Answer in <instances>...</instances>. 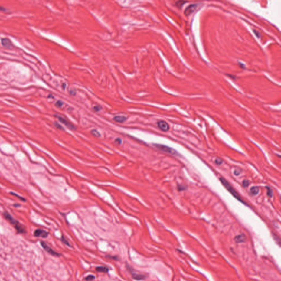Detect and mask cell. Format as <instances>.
Segmentation results:
<instances>
[{"label": "cell", "mask_w": 281, "mask_h": 281, "mask_svg": "<svg viewBox=\"0 0 281 281\" xmlns=\"http://www.w3.org/2000/svg\"><path fill=\"white\" fill-rule=\"evenodd\" d=\"M240 172H241V171L240 170H234V174L235 175H236V176H238V175H239L240 174Z\"/></svg>", "instance_id": "26"}, {"label": "cell", "mask_w": 281, "mask_h": 281, "mask_svg": "<svg viewBox=\"0 0 281 281\" xmlns=\"http://www.w3.org/2000/svg\"><path fill=\"white\" fill-rule=\"evenodd\" d=\"M154 145L160 151H163L168 154H172L174 155H177L178 154L177 151H175L174 149L171 148L169 146L164 145H160V144H154Z\"/></svg>", "instance_id": "3"}, {"label": "cell", "mask_w": 281, "mask_h": 281, "mask_svg": "<svg viewBox=\"0 0 281 281\" xmlns=\"http://www.w3.org/2000/svg\"><path fill=\"white\" fill-rule=\"evenodd\" d=\"M63 104H64V103L63 102L61 101H57L56 103H55V106L57 108H61L63 106Z\"/></svg>", "instance_id": "18"}, {"label": "cell", "mask_w": 281, "mask_h": 281, "mask_svg": "<svg viewBox=\"0 0 281 281\" xmlns=\"http://www.w3.org/2000/svg\"><path fill=\"white\" fill-rule=\"evenodd\" d=\"M234 240L237 243L244 242V241L246 240V236L244 234L237 235V236H236L234 238Z\"/></svg>", "instance_id": "12"}, {"label": "cell", "mask_w": 281, "mask_h": 281, "mask_svg": "<svg viewBox=\"0 0 281 281\" xmlns=\"http://www.w3.org/2000/svg\"><path fill=\"white\" fill-rule=\"evenodd\" d=\"M34 235L36 237H42V238H46L48 236V233L47 231L42 230V229H37L34 231Z\"/></svg>", "instance_id": "8"}, {"label": "cell", "mask_w": 281, "mask_h": 281, "mask_svg": "<svg viewBox=\"0 0 281 281\" xmlns=\"http://www.w3.org/2000/svg\"><path fill=\"white\" fill-rule=\"evenodd\" d=\"M95 279V276L90 275L87 276L85 278V280L86 281H93Z\"/></svg>", "instance_id": "19"}, {"label": "cell", "mask_w": 281, "mask_h": 281, "mask_svg": "<svg viewBox=\"0 0 281 281\" xmlns=\"http://www.w3.org/2000/svg\"><path fill=\"white\" fill-rule=\"evenodd\" d=\"M127 269L129 270V272L130 273L132 277L136 281H142L145 280L147 278V276L143 274H139V273H136L135 270H133L130 266H129L128 265H126Z\"/></svg>", "instance_id": "4"}, {"label": "cell", "mask_w": 281, "mask_h": 281, "mask_svg": "<svg viewBox=\"0 0 281 281\" xmlns=\"http://www.w3.org/2000/svg\"><path fill=\"white\" fill-rule=\"evenodd\" d=\"M249 184L250 182L248 180H244L243 181L242 186L243 187H247L249 185Z\"/></svg>", "instance_id": "21"}, {"label": "cell", "mask_w": 281, "mask_h": 281, "mask_svg": "<svg viewBox=\"0 0 281 281\" xmlns=\"http://www.w3.org/2000/svg\"><path fill=\"white\" fill-rule=\"evenodd\" d=\"M267 189V195L269 196L270 198L272 197L273 196V191L272 189L270 188L269 187H266Z\"/></svg>", "instance_id": "17"}, {"label": "cell", "mask_w": 281, "mask_h": 281, "mask_svg": "<svg viewBox=\"0 0 281 281\" xmlns=\"http://www.w3.org/2000/svg\"><path fill=\"white\" fill-rule=\"evenodd\" d=\"M10 194H12V195H15V197H17V198H18L19 199H21V201H25V198H24L23 197H22L19 196V195H18V194H16V193H15L11 192L10 193Z\"/></svg>", "instance_id": "20"}, {"label": "cell", "mask_w": 281, "mask_h": 281, "mask_svg": "<svg viewBox=\"0 0 281 281\" xmlns=\"http://www.w3.org/2000/svg\"><path fill=\"white\" fill-rule=\"evenodd\" d=\"M109 269L107 267L104 266H98L96 267V271L98 272H102V273H107L109 272Z\"/></svg>", "instance_id": "13"}, {"label": "cell", "mask_w": 281, "mask_h": 281, "mask_svg": "<svg viewBox=\"0 0 281 281\" xmlns=\"http://www.w3.org/2000/svg\"><path fill=\"white\" fill-rule=\"evenodd\" d=\"M259 192V188L257 186H253L250 189V193L252 195H257Z\"/></svg>", "instance_id": "14"}, {"label": "cell", "mask_w": 281, "mask_h": 281, "mask_svg": "<svg viewBox=\"0 0 281 281\" xmlns=\"http://www.w3.org/2000/svg\"><path fill=\"white\" fill-rule=\"evenodd\" d=\"M2 9H5L4 8H2V7H0V10H1V11H3V10H2Z\"/></svg>", "instance_id": "29"}, {"label": "cell", "mask_w": 281, "mask_h": 281, "mask_svg": "<svg viewBox=\"0 0 281 281\" xmlns=\"http://www.w3.org/2000/svg\"><path fill=\"white\" fill-rule=\"evenodd\" d=\"M93 110H95V112H100V110H102V107L100 106H98V105H97V106H94L93 108Z\"/></svg>", "instance_id": "22"}, {"label": "cell", "mask_w": 281, "mask_h": 281, "mask_svg": "<svg viewBox=\"0 0 281 281\" xmlns=\"http://www.w3.org/2000/svg\"><path fill=\"white\" fill-rule=\"evenodd\" d=\"M1 44L3 47L6 48H11L13 47L12 41L8 38H2L1 39Z\"/></svg>", "instance_id": "9"}, {"label": "cell", "mask_w": 281, "mask_h": 281, "mask_svg": "<svg viewBox=\"0 0 281 281\" xmlns=\"http://www.w3.org/2000/svg\"><path fill=\"white\" fill-rule=\"evenodd\" d=\"M219 180L221 181V184H222V185L225 187V188H226V189L231 194L233 195L235 198L237 199V200H238V201H240V202L242 203L245 204V205H248L246 202L243 201L242 198L240 196V194L237 192V191L235 190V189L233 187L231 186L230 184L226 180H225V178H220Z\"/></svg>", "instance_id": "2"}, {"label": "cell", "mask_w": 281, "mask_h": 281, "mask_svg": "<svg viewBox=\"0 0 281 281\" xmlns=\"http://www.w3.org/2000/svg\"><path fill=\"white\" fill-rule=\"evenodd\" d=\"M115 142H116V143H117L118 145H120L121 143V139H116L115 140Z\"/></svg>", "instance_id": "27"}, {"label": "cell", "mask_w": 281, "mask_h": 281, "mask_svg": "<svg viewBox=\"0 0 281 281\" xmlns=\"http://www.w3.org/2000/svg\"><path fill=\"white\" fill-rule=\"evenodd\" d=\"M196 7H197V5H195V4L191 5L188 7H187L186 9L185 10V15H191V13H192L193 12L195 11Z\"/></svg>", "instance_id": "10"}, {"label": "cell", "mask_w": 281, "mask_h": 281, "mask_svg": "<svg viewBox=\"0 0 281 281\" xmlns=\"http://www.w3.org/2000/svg\"><path fill=\"white\" fill-rule=\"evenodd\" d=\"M61 240H62V242L65 245H66V246H68V247H71V244L69 243V241L66 239V238H65L64 236H62Z\"/></svg>", "instance_id": "15"}, {"label": "cell", "mask_w": 281, "mask_h": 281, "mask_svg": "<svg viewBox=\"0 0 281 281\" xmlns=\"http://www.w3.org/2000/svg\"><path fill=\"white\" fill-rule=\"evenodd\" d=\"M3 216L5 219L11 224L13 226H14L15 229L19 234H23L26 233V230L23 225H21L20 222L17 220H15L8 212L5 211L3 213Z\"/></svg>", "instance_id": "1"}, {"label": "cell", "mask_w": 281, "mask_h": 281, "mask_svg": "<svg viewBox=\"0 0 281 281\" xmlns=\"http://www.w3.org/2000/svg\"><path fill=\"white\" fill-rule=\"evenodd\" d=\"M57 118H58V119L59 120V121L60 122H61L62 124H63L65 125V126L67 127H68L70 130H75L76 129V127L74 126V125L72 124L71 123H70L69 121H68L67 119H65V118H63L62 116H56Z\"/></svg>", "instance_id": "6"}, {"label": "cell", "mask_w": 281, "mask_h": 281, "mask_svg": "<svg viewBox=\"0 0 281 281\" xmlns=\"http://www.w3.org/2000/svg\"><path fill=\"white\" fill-rule=\"evenodd\" d=\"M66 86H67V85H66V83H63V85H62L63 89H65V87H66Z\"/></svg>", "instance_id": "28"}, {"label": "cell", "mask_w": 281, "mask_h": 281, "mask_svg": "<svg viewBox=\"0 0 281 281\" xmlns=\"http://www.w3.org/2000/svg\"><path fill=\"white\" fill-rule=\"evenodd\" d=\"M54 126H56V127L57 129H60V130L63 129L62 126L61 125H59L58 123H56V122H55V123H54Z\"/></svg>", "instance_id": "25"}, {"label": "cell", "mask_w": 281, "mask_h": 281, "mask_svg": "<svg viewBox=\"0 0 281 281\" xmlns=\"http://www.w3.org/2000/svg\"><path fill=\"white\" fill-rule=\"evenodd\" d=\"M91 133L92 134L93 136H95V137H101V134H100V133L97 130H96V129H93V130L91 131Z\"/></svg>", "instance_id": "16"}, {"label": "cell", "mask_w": 281, "mask_h": 281, "mask_svg": "<svg viewBox=\"0 0 281 281\" xmlns=\"http://www.w3.org/2000/svg\"><path fill=\"white\" fill-rule=\"evenodd\" d=\"M157 125H158V127L159 128V129L164 132L168 131L170 129L169 124L166 121H164V120H160L158 121L157 123Z\"/></svg>", "instance_id": "7"}, {"label": "cell", "mask_w": 281, "mask_h": 281, "mask_svg": "<svg viewBox=\"0 0 281 281\" xmlns=\"http://www.w3.org/2000/svg\"><path fill=\"white\" fill-rule=\"evenodd\" d=\"M69 94L71 95V96H75L76 94H77V90L75 89H70V90L69 91Z\"/></svg>", "instance_id": "23"}, {"label": "cell", "mask_w": 281, "mask_h": 281, "mask_svg": "<svg viewBox=\"0 0 281 281\" xmlns=\"http://www.w3.org/2000/svg\"><path fill=\"white\" fill-rule=\"evenodd\" d=\"M113 120L117 123H123L127 120V118L125 116H116L113 118Z\"/></svg>", "instance_id": "11"}, {"label": "cell", "mask_w": 281, "mask_h": 281, "mask_svg": "<svg viewBox=\"0 0 281 281\" xmlns=\"http://www.w3.org/2000/svg\"><path fill=\"white\" fill-rule=\"evenodd\" d=\"M40 244L42 246V247L51 255L55 256V257H59V256H60L62 255L58 253L55 252L54 250L52 249L50 247L48 246L47 244L44 241H41L40 242Z\"/></svg>", "instance_id": "5"}, {"label": "cell", "mask_w": 281, "mask_h": 281, "mask_svg": "<svg viewBox=\"0 0 281 281\" xmlns=\"http://www.w3.org/2000/svg\"><path fill=\"white\" fill-rule=\"evenodd\" d=\"M215 162L216 163V164L217 165H221L222 163H223V161L221 159H219V158H217L215 160Z\"/></svg>", "instance_id": "24"}]
</instances>
